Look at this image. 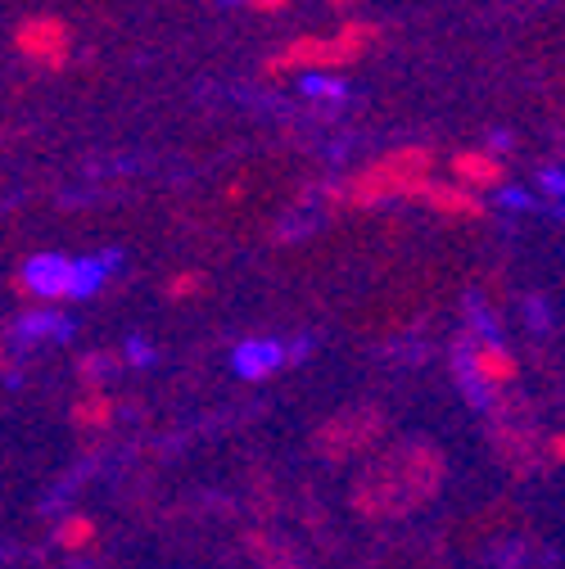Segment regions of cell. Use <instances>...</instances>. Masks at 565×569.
Listing matches in <instances>:
<instances>
[{
    "label": "cell",
    "mask_w": 565,
    "mask_h": 569,
    "mask_svg": "<svg viewBox=\"0 0 565 569\" xmlns=\"http://www.w3.org/2000/svg\"><path fill=\"white\" fill-rule=\"evenodd\" d=\"M453 371H457V385L466 389L470 402L488 407L498 393H507L516 380H521V362H516V352L503 343V339H493L484 330H466L453 348Z\"/></svg>",
    "instance_id": "cell-4"
},
{
    "label": "cell",
    "mask_w": 565,
    "mask_h": 569,
    "mask_svg": "<svg viewBox=\"0 0 565 569\" xmlns=\"http://www.w3.org/2000/svg\"><path fill=\"white\" fill-rule=\"evenodd\" d=\"M113 416H118V407H113V398L105 389H87V398L73 402V425L78 430H109Z\"/></svg>",
    "instance_id": "cell-12"
},
{
    "label": "cell",
    "mask_w": 565,
    "mask_h": 569,
    "mask_svg": "<svg viewBox=\"0 0 565 569\" xmlns=\"http://www.w3.org/2000/svg\"><path fill=\"white\" fill-rule=\"evenodd\" d=\"M385 430H389V420H385V411L376 402H353V407L335 411L317 430V452L326 461H353V457H363L367 448H376Z\"/></svg>",
    "instance_id": "cell-6"
},
{
    "label": "cell",
    "mask_w": 565,
    "mask_h": 569,
    "mask_svg": "<svg viewBox=\"0 0 565 569\" xmlns=\"http://www.w3.org/2000/svg\"><path fill=\"white\" fill-rule=\"evenodd\" d=\"M0 367H6V343H0Z\"/></svg>",
    "instance_id": "cell-20"
},
{
    "label": "cell",
    "mask_w": 565,
    "mask_h": 569,
    "mask_svg": "<svg viewBox=\"0 0 565 569\" xmlns=\"http://www.w3.org/2000/svg\"><path fill=\"white\" fill-rule=\"evenodd\" d=\"M416 203H426L430 212H439V218H453V222H475V218H484V212H488L484 194H475V190H466L457 181H435V177L426 181V190H420Z\"/></svg>",
    "instance_id": "cell-9"
},
{
    "label": "cell",
    "mask_w": 565,
    "mask_h": 569,
    "mask_svg": "<svg viewBox=\"0 0 565 569\" xmlns=\"http://www.w3.org/2000/svg\"><path fill=\"white\" fill-rule=\"evenodd\" d=\"M100 267L96 262H78V258H59V253H37L28 258L14 276H10V290L37 308H59L68 299H82L96 290Z\"/></svg>",
    "instance_id": "cell-5"
},
{
    "label": "cell",
    "mask_w": 565,
    "mask_h": 569,
    "mask_svg": "<svg viewBox=\"0 0 565 569\" xmlns=\"http://www.w3.org/2000/svg\"><path fill=\"white\" fill-rule=\"evenodd\" d=\"M109 367H113V358H100V352H96V358H87V362H82V371H78V376H82V385H87V389H100V376H105Z\"/></svg>",
    "instance_id": "cell-17"
},
{
    "label": "cell",
    "mask_w": 565,
    "mask_h": 569,
    "mask_svg": "<svg viewBox=\"0 0 565 569\" xmlns=\"http://www.w3.org/2000/svg\"><path fill=\"white\" fill-rule=\"evenodd\" d=\"M326 6H330V10H339V14H348V10H358L363 0H326Z\"/></svg>",
    "instance_id": "cell-19"
},
{
    "label": "cell",
    "mask_w": 565,
    "mask_h": 569,
    "mask_svg": "<svg viewBox=\"0 0 565 569\" xmlns=\"http://www.w3.org/2000/svg\"><path fill=\"white\" fill-rule=\"evenodd\" d=\"M19 335L32 343V339H59L63 335V321L54 317V312H46V308H37V312H28L23 321H19Z\"/></svg>",
    "instance_id": "cell-15"
},
{
    "label": "cell",
    "mask_w": 565,
    "mask_h": 569,
    "mask_svg": "<svg viewBox=\"0 0 565 569\" xmlns=\"http://www.w3.org/2000/svg\"><path fill=\"white\" fill-rule=\"evenodd\" d=\"M208 290V276L204 271H177L168 280V299H199Z\"/></svg>",
    "instance_id": "cell-16"
},
{
    "label": "cell",
    "mask_w": 565,
    "mask_h": 569,
    "mask_svg": "<svg viewBox=\"0 0 565 569\" xmlns=\"http://www.w3.org/2000/svg\"><path fill=\"white\" fill-rule=\"evenodd\" d=\"M488 420H493V443H498V457L516 475H529L538 466V425H534L529 407L521 398L498 393L488 402Z\"/></svg>",
    "instance_id": "cell-7"
},
{
    "label": "cell",
    "mask_w": 565,
    "mask_h": 569,
    "mask_svg": "<svg viewBox=\"0 0 565 569\" xmlns=\"http://www.w3.org/2000/svg\"><path fill=\"white\" fill-rule=\"evenodd\" d=\"M290 6H295V0H245V10H254V14H280Z\"/></svg>",
    "instance_id": "cell-18"
},
{
    "label": "cell",
    "mask_w": 565,
    "mask_h": 569,
    "mask_svg": "<svg viewBox=\"0 0 565 569\" xmlns=\"http://www.w3.org/2000/svg\"><path fill=\"white\" fill-rule=\"evenodd\" d=\"M380 46V23L371 19H348L330 37H299L286 50H276L262 63V78H286V73H335V68L358 63L367 50Z\"/></svg>",
    "instance_id": "cell-3"
},
{
    "label": "cell",
    "mask_w": 565,
    "mask_h": 569,
    "mask_svg": "<svg viewBox=\"0 0 565 569\" xmlns=\"http://www.w3.org/2000/svg\"><path fill=\"white\" fill-rule=\"evenodd\" d=\"M439 488H444V452L426 439H407L358 475L353 507L367 520H394V516L426 507Z\"/></svg>",
    "instance_id": "cell-1"
},
{
    "label": "cell",
    "mask_w": 565,
    "mask_h": 569,
    "mask_svg": "<svg viewBox=\"0 0 565 569\" xmlns=\"http://www.w3.org/2000/svg\"><path fill=\"white\" fill-rule=\"evenodd\" d=\"M448 168H453V181L466 186V190H475V194L507 186V163L498 154H488V150H462V154H453Z\"/></svg>",
    "instance_id": "cell-10"
},
{
    "label": "cell",
    "mask_w": 565,
    "mask_h": 569,
    "mask_svg": "<svg viewBox=\"0 0 565 569\" xmlns=\"http://www.w3.org/2000/svg\"><path fill=\"white\" fill-rule=\"evenodd\" d=\"M280 362H286V348L267 343V339L240 343V352H236V371H240L245 380H267L271 371H280Z\"/></svg>",
    "instance_id": "cell-11"
},
{
    "label": "cell",
    "mask_w": 565,
    "mask_h": 569,
    "mask_svg": "<svg viewBox=\"0 0 565 569\" xmlns=\"http://www.w3.org/2000/svg\"><path fill=\"white\" fill-rule=\"evenodd\" d=\"M91 538H96V525H91L87 516H68V520L59 525V533H54V542H59V547H68V551L91 547Z\"/></svg>",
    "instance_id": "cell-14"
},
{
    "label": "cell",
    "mask_w": 565,
    "mask_h": 569,
    "mask_svg": "<svg viewBox=\"0 0 565 569\" xmlns=\"http://www.w3.org/2000/svg\"><path fill=\"white\" fill-rule=\"evenodd\" d=\"M249 547H254V556H258V565H262V569H308V565H304V560H299V556H295L286 542L254 538Z\"/></svg>",
    "instance_id": "cell-13"
},
{
    "label": "cell",
    "mask_w": 565,
    "mask_h": 569,
    "mask_svg": "<svg viewBox=\"0 0 565 569\" xmlns=\"http://www.w3.org/2000/svg\"><path fill=\"white\" fill-rule=\"evenodd\" d=\"M14 50L46 68V73H63L68 68V54H73V28H68L59 14H32L14 28Z\"/></svg>",
    "instance_id": "cell-8"
},
{
    "label": "cell",
    "mask_w": 565,
    "mask_h": 569,
    "mask_svg": "<svg viewBox=\"0 0 565 569\" xmlns=\"http://www.w3.org/2000/svg\"><path fill=\"white\" fill-rule=\"evenodd\" d=\"M435 177V150L426 146H398L389 154H380L376 163H367L363 172H353L348 181H339L326 199L330 208H380L389 199H407L416 203L426 181Z\"/></svg>",
    "instance_id": "cell-2"
}]
</instances>
